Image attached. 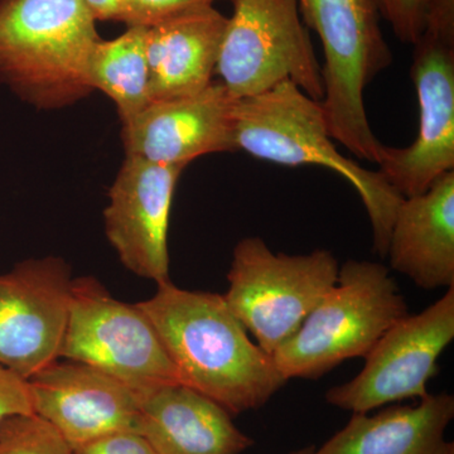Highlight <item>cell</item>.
Here are the masks:
<instances>
[{"mask_svg":"<svg viewBox=\"0 0 454 454\" xmlns=\"http://www.w3.org/2000/svg\"><path fill=\"white\" fill-rule=\"evenodd\" d=\"M138 307L151 319L182 384L231 415L267 404L286 380L274 358L253 342L223 294L172 282Z\"/></svg>","mask_w":454,"mask_h":454,"instance_id":"1","label":"cell"},{"mask_svg":"<svg viewBox=\"0 0 454 454\" xmlns=\"http://www.w3.org/2000/svg\"><path fill=\"white\" fill-rule=\"evenodd\" d=\"M238 151L280 166H318L333 170L356 190L372 227L373 252L387 258L391 226L404 197L380 170H370L345 157L328 129L322 101L295 83L284 82L238 100L235 107Z\"/></svg>","mask_w":454,"mask_h":454,"instance_id":"2","label":"cell"},{"mask_svg":"<svg viewBox=\"0 0 454 454\" xmlns=\"http://www.w3.org/2000/svg\"><path fill=\"white\" fill-rule=\"evenodd\" d=\"M98 40L82 0H0V82L38 110L74 106Z\"/></svg>","mask_w":454,"mask_h":454,"instance_id":"3","label":"cell"},{"mask_svg":"<svg viewBox=\"0 0 454 454\" xmlns=\"http://www.w3.org/2000/svg\"><path fill=\"white\" fill-rule=\"evenodd\" d=\"M301 20L324 49L322 100L328 129L358 160L378 164L384 145L373 134L364 92L393 64L375 0H297Z\"/></svg>","mask_w":454,"mask_h":454,"instance_id":"4","label":"cell"},{"mask_svg":"<svg viewBox=\"0 0 454 454\" xmlns=\"http://www.w3.org/2000/svg\"><path fill=\"white\" fill-rule=\"evenodd\" d=\"M408 315L389 269L348 260L333 288L273 354L286 381L318 379L343 361L365 357L382 334Z\"/></svg>","mask_w":454,"mask_h":454,"instance_id":"5","label":"cell"},{"mask_svg":"<svg viewBox=\"0 0 454 454\" xmlns=\"http://www.w3.org/2000/svg\"><path fill=\"white\" fill-rule=\"evenodd\" d=\"M340 264L328 250L274 253L258 236L236 244L223 295L236 318L273 356L336 284Z\"/></svg>","mask_w":454,"mask_h":454,"instance_id":"6","label":"cell"},{"mask_svg":"<svg viewBox=\"0 0 454 454\" xmlns=\"http://www.w3.org/2000/svg\"><path fill=\"white\" fill-rule=\"evenodd\" d=\"M216 74L236 100L291 82L324 100L322 66L297 0H231Z\"/></svg>","mask_w":454,"mask_h":454,"instance_id":"7","label":"cell"},{"mask_svg":"<svg viewBox=\"0 0 454 454\" xmlns=\"http://www.w3.org/2000/svg\"><path fill=\"white\" fill-rule=\"evenodd\" d=\"M413 46L417 138L404 148L384 145L378 163L404 199L426 192L454 170V0H427L426 27Z\"/></svg>","mask_w":454,"mask_h":454,"instance_id":"8","label":"cell"},{"mask_svg":"<svg viewBox=\"0 0 454 454\" xmlns=\"http://www.w3.org/2000/svg\"><path fill=\"white\" fill-rule=\"evenodd\" d=\"M61 358L95 367L140 395L181 382L151 319L94 277L74 278Z\"/></svg>","mask_w":454,"mask_h":454,"instance_id":"9","label":"cell"},{"mask_svg":"<svg viewBox=\"0 0 454 454\" xmlns=\"http://www.w3.org/2000/svg\"><path fill=\"white\" fill-rule=\"evenodd\" d=\"M454 339V286L417 315L387 331L365 357L357 376L325 393L328 404L370 413L387 404L428 395L438 360Z\"/></svg>","mask_w":454,"mask_h":454,"instance_id":"10","label":"cell"},{"mask_svg":"<svg viewBox=\"0 0 454 454\" xmlns=\"http://www.w3.org/2000/svg\"><path fill=\"white\" fill-rule=\"evenodd\" d=\"M73 283L70 265L53 255L0 274V366L28 380L59 360Z\"/></svg>","mask_w":454,"mask_h":454,"instance_id":"11","label":"cell"},{"mask_svg":"<svg viewBox=\"0 0 454 454\" xmlns=\"http://www.w3.org/2000/svg\"><path fill=\"white\" fill-rule=\"evenodd\" d=\"M184 168L125 155L104 210L106 235L121 264L157 286L170 280L169 216Z\"/></svg>","mask_w":454,"mask_h":454,"instance_id":"12","label":"cell"},{"mask_svg":"<svg viewBox=\"0 0 454 454\" xmlns=\"http://www.w3.org/2000/svg\"><path fill=\"white\" fill-rule=\"evenodd\" d=\"M236 103L220 80L188 97L151 101L121 124L125 155L187 167L203 155L236 152Z\"/></svg>","mask_w":454,"mask_h":454,"instance_id":"13","label":"cell"},{"mask_svg":"<svg viewBox=\"0 0 454 454\" xmlns=\"http://www.w3.org/2000/svg\"><path fill=\"white\" fill-rule=\"evenodd\" d=\"M28 382L33 411L71 448L114 433L138 432L143 395L95 367L57 360Z\"/></svg>","mask_w":454,"mask_h":454,"instance_id":"14","label":"cell"},{"mask_svg":"<svg viewBox=\"0 0 454 454\" xmlns=\"http://www.w3.org/2000/svg\"><path fill=\"white\" fill-rule=\"evenodd\" d=\"M390 267L423 289L454 286V170L406 197L391 226Z\"/></svg>","mask_w":454,"mask_h":454,"instance_id":"15","label":"cell"},{"mask_svg":"<svg viewBox=\"0 0 454 454\" xmlns=\"http://www.w3.org/2000/svg\"><path fill=\"white\" fill-rule=\"evenodd\" d=\"M226 23L208 5L145 27L151 101L188 97L214 82Z\"/></svg>","mask_w":454,"mask_h":454,"instance_id":"16","label":"cell"},{"mask_svg":"<svg viewBox=\"0 0 454 454\" xmlns=\"http://www.w3.org/2000/svg\"><path fill=\"white\" fill-rule=\"evenodd\" d=\"M231 417L210 397L175 382L143 395L138 433L157 454H240L254 442Z\"/></svg>","mask_w":454,"mask_h":454,"instance_id":"17","label":"cell"},{"mask_svg":"<svg viewBox=\"0 0 454 454\" xmlns=\"http://www.w3.org/2000/svg\"><path fill=\"white\" fill-rule=\"evenodd\" d=\"M417 405L355 413L315 454H454L446 430L454 418L450 394H428Z\"/></svg>","mask_w":454,"mask_h":454,"instance_id":"18","label":"cell"},{"mask_svg":"<svg viewBox=\"0 0 454 454\" xmlns=\"http://www.w3.org/2000/svg\"><path fill=\"white\" fill-rule=\"evenodd\" d=\"M86 79L92 91L112 98L121 124L142 112L151 103L145 27H127L118 37L100 38L90 53Z\"/></svg>","mask_w":454,"mask_h":454,"instance_id":"19","label":"cell"},{"mask_svg":"<svg viewBox=\"0 0 454 454\" xmlns=\"http://www.w3.org/2000/svg\"><path fill=\"white\" fill-rule=\"evenodd\" d=\"M0 454H73V448L40 415H16L0 424Z\"/></svg>","mask_w":454,"mask_h":454,"instance_id":"20","label":"cell"},{"mask_svg":"<svg viewBox=\"0 0 454 454\" xmlns=\"http://www.w3.org/2000/svg\"><path fill=\"white\" fill-rule=\"evenodd\" d=\"M397 40L414 44L426 27L427 0H375Z\"/></svg>","mask_w":454,"mask_h":454,"instance_id":"21","label":"cell"},{"mask_svg":"<svg viewBox=\"0 0 454 454\" xmlns=\"http://www.w3.org/2000/svg\"><path fill=\"white\" fill-rule=\"evenodd\" d=\"M219 0H127L121 23L127 27H149L192 9L214 5Z\"/></svg>","mask_w":454,"mask_h":454,"instance_id":"22","label":"cell"},{"mask_svg":"<svg viewBox=\"0 0 454 454\" xmlns=\"http://www.w3.org/2000/svg\"><path fill=\"white\" fill-rule=\"evenodd\" d=\"M35 414L27 379L0 366V424L16 415Z\"/></svg>","mask_w":454,"mask_h":454,"instance_id":"23","label":"cell"},{"mask_svg":"<svg viewBox=\"0 0 454 454\" xmlns=\"http://www.w3.org/2000/svg\"><path fill=\"white\" fill-rule=\"evenodd\" d=\"M73 454H157L138 432H121L73 448Z\"/></svg>","mask_w":454,"mask_h":454,"instance_id":"24","label":"cell"},{"mask_svg":"<svg viewBox=\"0 0 454 454\" xmlns=\"http://www.w3.org/2000/svg\"><path fill=\"white\" fill-rule=\"evenodd\" d=\"M97 22H121L127 0H82Z\"/></svg>","mask_w":454,"mask_h":454,"instance_id":"25","label":"cell"},{"mask_svg":"<svg viewBox=\"0 0 454 454\" xmlns=\"http://www.w3.org/2000/svg\"><path fill=\"white\" fill-rule=\"evenodd\" d=\"M315 448H304V450H297V452H293L291 454H315Z\"/></svg>","mask_w":454,"mask_h":454,"instance_id":"26","label":"cell"}]
</instances>
